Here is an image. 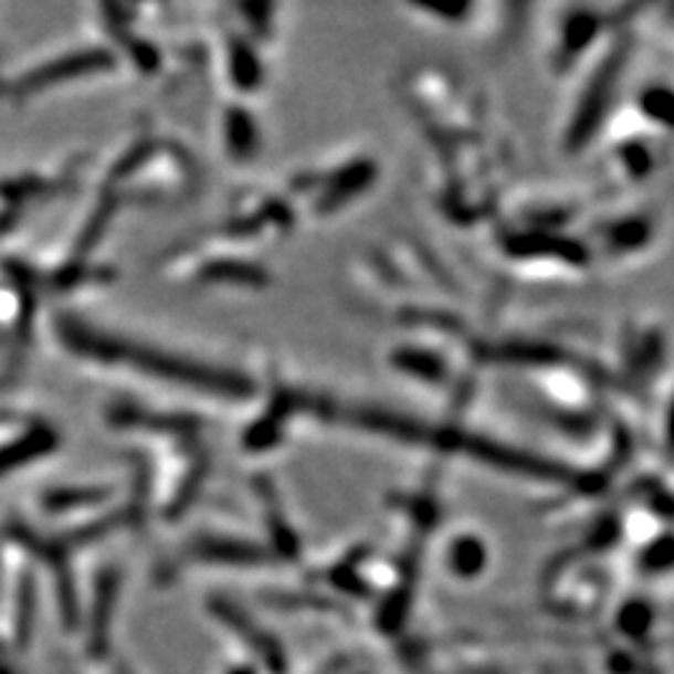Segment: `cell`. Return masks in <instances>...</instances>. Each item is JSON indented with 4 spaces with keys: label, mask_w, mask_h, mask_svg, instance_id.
I'll return each mask as SVG.
<instances>
[{
    "label": "cell",
    "mask_w": 674,
    "mask_h": 674,
    "mask_svg": "<svg viewBox=\"0 0 674 674\" xmlns=\"http://www.w3.org/2000/svg\"><path fill=\"white\" fill-rule=\"evenodd\" d=\"M51 330L65 355L101 370L128 372L160 388L215 398L220 402H250L260 394V382L235 365L200 358L172 345L103 325L75 310H55Z\"/></svg>",
    "instance_id": "6da1fadb"
},
{
    "label": "cell",
    "mask_w": 674,
    "mask_h": 674,
    "mask_svg": "<svg viewBox=\"0 0 674 674\" xmlns=\"http://www.w3.org/2000/svg\"><path fill=\"white\" fill-rule=\"evenodd\" d=\"M162 265H166L168 275L196 285L260 291L273 281L270 270L250 255L243 245L215 235L176 250V255L166 257Z\"/></svg>",
    "instance_id": "7a4b0ae2"
},
{
    "label": "cell",
    "mask_w": 674,
    "mask_h": 674,
    "mask_svg": "<svg viewBox=\"0 0 674 674\" xmlns=\"http://www.w3.org/2000/svg\"><path fill=\"white\" fill-rule=\"evenodd\" d=\"M118 55L113 53L108 43L63 48V51L48 55L33 65H25L0 81V98H6L8 103H25L28 98L57 91L81 78L108 75L118 67Z\"/></svg>",
    "instance_id": "3957f363"
},
{
    "label": "cell",
    "mask_w": 674,
    "mask_h": 674,
    "mask_svg": "<svg viewBox=\"0 0 674 674\" xmlns=\"http://www.w3.org/2000/svg\"><path fill=\"white\" fill-rule=\"evenodd\" d=\"M63 435L43 415H0V480L55 455Z\"/></svg>",
    "instance_id": "277c9868"
},
{
    "label": "cell",
    "mask_w": 674,
    "mask_h": 674,
    "mask_svg": "<svg viewBox=\"0 0 674 674\" xmlns=\"http://www.w3.org/2000/svg\"><path fill=\"white\" fill-rule=\"evenodd\" d=\"M220 41V65H223V78L228 88L233 91L235 101L243 103L248 95H253L263 85V63L255 45V35L245 25L223 28L218 35Z\"/></svg>",
    "instance_id": "5b68a950"
},
{
    "label": "cell",
    "mask_w": 674,
    "mask_h": 674,
    "mask_svg": "<svg viewBox=\"0 0 674 674\" xmlns=\"http://www.w3.org/2000/svg\"><path fill=\"white\" fill-rule=\"evenodd\" d=\"M220 143L233 162H253L263 146L255 115L243 103L233 101L220 113Z\"/></svg>",
    "instance_id": "8992f818"
},
{
    "label": "cell",
    "mask_w": 674,
    "mask_h": 674,
    "mask_svg": "<svg viewBox=\"0 0 674 674\" xmlns=\"http://www.w3.org/2000/svg\"><path fill=\"white\" fill-rule=\"evenodd\" d=\"M182 560L200 562V565H225V567H255L267 562L263 550L245 543V539L215 537V535L198 537L196 543L188 545Z\"/></svg>",
    "instance_id": "52a82bcc"
},
{
    "label": "cell",
    "mask_w": 674,
    "mask_h": 674,
    "mask_svg": "<svg viewBox=\"0 0 674 674\" xmlns=\"http://www.w3.org/2000/svg\"><path fill=\"white\" fill-rule=\"evenodd\" d=\"M113 485H61L48 489L41 499V507L48 515H67V513H85V509H101L105 503L115 497Z\"/></svg>",
    "instance_id": "ba28073f"
},
{
    "label": "cell",
    "mask_w": 674,
    "mask_h": 674,
    "mask_svg": "<svg viewBox=\"0 0 674 674\" xmlns=\"http://www.w3.org/2000/svg\"><path fill=\"white\" fill-rule=\"evenodd\" d=\"M233 674H250L248 670H240V672H233Z\"/></svg>",
    "instance_id": "9c48e42d"
}]
</instances>
